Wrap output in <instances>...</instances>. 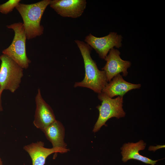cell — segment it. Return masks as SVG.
Wrapping results in <instances>:
<instances>
[{
	"instance_id": "1",
	"label": "cell",
	"mask_w": 165,
	"mask_h": 165,
	"mask_svg": "<svg viewBox=\"0 0 165 165\" xmlns=\"http://www.w3.org/2000/svg\"><path fill=\"white\" fill-rule=\"evenodd\" d=\"M75 42L83 59L85 75L82 81L75 83L74 87L87 88L99 94L108 83L105 72L98 69L96 62L92 59L90 55L91 47L83 41L76 40Z\"/></svg>"
},
{
	"instance_id": "2",
	"label": "cell",
	"mask_w": 165,
	"mask_h": 165,
	"mask_svg": "<svg viewBox=\"0 0 165 165\" xmlns=\"http://www.w3.org/2000/svg\"><path fill=\"white\" fill-rule=\"evenodd\" d=\"M50 2V0H43L31 4L19 3L15 7L23 19L27 39H31L43 34L44 28L41 25V21Z\"/></svg>"
},
{
	"instance_id": "3",
	"label": "cell",
	"mask_w": 165,
	"mask_h": 165,
	"mask_svg": "<svg viewBox=\"0 0 165 165\" xmlns=\"http://www.w3.org/2000/svg\"><path fill=\"white\" fill-rule=\"evenodd\" d=\"M6 27L14 32L13 40L10 46L2 51L23 69L28 68L31 63L28 57L26 51V42L27 39L23 24L18 22L7 25Z\"/></svg>"
},
{
	"instance_id": "4",
	"label": "cell",
	"mask_w": 165,
	"mask_h": 165,
	"mask_svg": "<svg viewBox=\"0 0 165 165\" xmlns=\"http://www.w3.org/2000/svg\"><path fill=\"white\" fill-rule=\"evenodd\" d=\"M0 92L6 90L14 93L20 86L24 69L5 54L0 56Z\"/></svg>"
},
{
	"instance_id": "5",
	"label": "cell",
	"mask_w": 165,
	"mask_h": 165,
	"mask_svg": "<svg viewBox=\"0 0 165 165\" xmlns=\"http://www.w3.org/2000/svg\"><path fill=\"white\" fill-rule=\"evenodd\" d=\"M98 98L101 102L97 108L99 111L98 119L94 125L93 132L99 131L110 119L116 117L118 119L124 117L126 113L123 108V97L118 96L115 98H110L101 92L98 94Z\"/></svg>"
},
{
	"instance_id": "6",
	"label": "cell",
	"mask_w": 165,
	"mask_h": 165,
	"mask_svg": "<svg viewBox=\"0 0 165 165\" xmlns=\"http://www.w3.org/2000/svg\"><path fill=\"white\" fill-rule=\"evenodd\" d=\"M122 36L117 33L111 32L104 37H97L89 34L85 42L94 49L101 59H105L109 51L114 47L119 48L122 46Z\"/></svg>"
},
{
	"instance_id": "7",
	"label": "cell",
	"mask_w": 165,
	"mask_h": 165,
	"mask_svg": "<svg viewBox=\"0 0 165 165\" xmlns=\"http://www.w3.org/2000/svg\"><path fill=\"white\" fill-rule=\"evenodd\" d=\"M36 109L33 123L37 128L43 132L45 129L56 120L53 111L44 100L40 90L38 89L35 97Z\"/></svg>"
},
{
	"instance_id": "8",
	"label": "cell",
	"mask_w": 165,
	"mask_h": 165,
	"mask_svg": "<svg viewBox=\"0 0 165 165\" xmlns=\"http://www.w3.org/2000/svg\"><path fill=\"white\" fill-rule=\"evenodd\" d=\"M120 53L118 50L113 48L105 59L106 63L102 70L105 72L108 82L120 73H122L124 76L128 75L127 69L130 67L131 63L122 60Z\"/></svg>"
},
{
	"instance_id": "9",
	"label": "cell",
	"mask_w": 165,
	"mask_h": 165,
	"mask_svg": "<svg viewBox=\"0 0 165 165\" xmlns=\"http://www.w3.org/2000/svg\"><path fill=\"white\" fill-rule=\"evenodd\" d=\"M86 3L85 0H50L49 5L62 17L76 18L82 15Z\"/></svg>"
},
{
	"instance_id": "10",
	"label": "cell",
	"mask_w": 165,
	"mask_h": 165,
	"mask_svg": "<svg viewBox=\"0 0 165 165\" xmlns=\"http://www.w3.org/2000/svg\"><path fill=\"white\" fill-rule=\"evenodd\" d=\"M23 149L30 156L32 165H44L47 158L53 153H66L69 151L67 148H48L44 147V142L37 141L26 145L23 147Z\"/></svg>"
},
{
	"instance_id": "11",
	"label": "cell",
	"mask_w": 165,
	"mask_h": 165,
	"mask_svg": "<svg viewBox=\"0 0 165 165\" xmlns=\"http://www.w3.org/2000/svg\"><path fill=\"white\" fill-rule=\"evenodd\" d=\"M146 145V143L142 140L136 143L124 144L120 148L122 162L126 163L129 160H135L147 164L156 165L157 162L161 159L153 160L141 155L139 153L140 151L145 149Z\"/></svg>"
},
{
	"instance_id": "12",
	"label": "cell",
	"mask_w": 165,
	"mask_h": 165,
	"mask_svg": "<svg viewBox=\"0 0 165 165\" xmlns=\"http://www.w3.org/2000/svg\"><path fill=\"white\" fill-rule=\"evenodd\" d=\"M141 86L140 84H134L126 81L119 74L107 83L101 92L111 98L116 96L123 97L129 91L139 89Z\"/></svg>"
},
{
	"instance_id": "13",
	"label": "cell",
	"mask_w": 165,
	"mask_h": 165,
	"mask_svg": "<svg viewBox=\"0 0 165 165\" xmlns=\"http://www.w3.org/2000/svg\"><path fill=\"white\" fill-rule=\"evenodd\" d=\"M44 133L47 139L55 148H67V144L64 141L65 129L59 121L56 120L45 130Z\"/></svg>"
},
{
	"instance_id": "14",
	"label": "cell",
	"mask_w": 165,
	"mask_h": 165,
	"mask_svg": "<svg viewBox=\"0 0 165 165\" xmlns=\"http://www.w3.org/2000/svg\"><path fill=\"white\" fill-rule=\"evenodd\" d=\"M20 0H9L0 5V12L3 14H7L12 11L19 4Z\"/></svg>"
},
{
	"instance_id": "15",
	"label": "cell",
	"mask_w": 165,
	"mask_h": 165,
	"mask_svg": "<svg viewBox=\"0 0 165 165\" xmlns=\"http://www.w3.org/2000/svg\"><path fill=\"white\" fill-rule=\"evenodd\" d=\"M165 148V145H157V146H150L149 147L148 150L155 152L157 150L160 148Z\"/></svg>"
},
{
	"instance_id": "16",
	"label": "cell",
	"mask_w": 165,
	"mask_h": 165,
	"mask_svg": "<svg viewBox=\"0 0 165 165\" xmlns=\"http://www.w3.org/2000/svg\"><path fill=\"white\" fill-rule=\"evenodd\" d=\"M2 94L1 93L0 91V112L2 111L3 110V108L2 105V101L1 99Z\"/></svg>"
},
{
	"instance_id": "17",
	"label": "cell",
	"mask_w": 165,
	"mask_h": 165,
	"mask_svg": "<svg viewBox=\"0 0 165 165\" xmlns=\"http://www.w3.org/2000/svg\"><path fill=\"white\" fill-rule=\"evenodd\" d=\"M0 165H3L2 162V159L0 156Z\"/></svg>"
}]
</instances>
